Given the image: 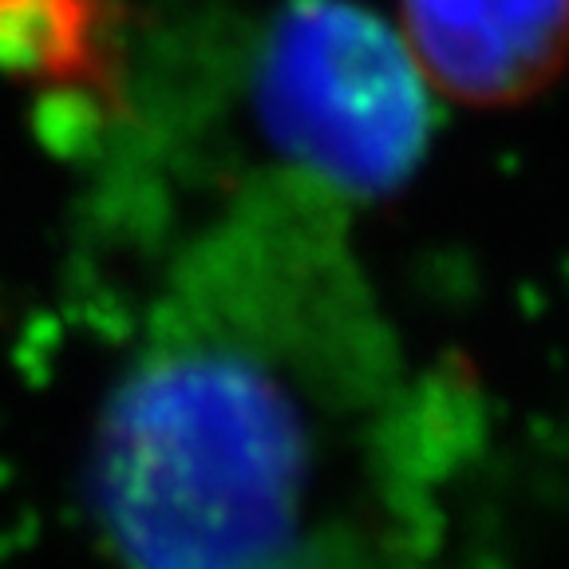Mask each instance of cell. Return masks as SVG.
I'll return each mask as SVG.
<instances>
[{"label":"cell","mask_w":569,"mask_h":569,"mask_svg":"<svg viewBox=\"0 0 569 569\" xmlns=\"http://www.w3.org/2000/svg\"><path fill=\"white\" fill-rule=\"evenodd\" d=\"M431 416L345 206L269 174L190 249L107 396L91 502L127 569H423Z\"/></svg>","instance_id":"1"},{"label":"cell","mask_w":569,"mask_h":569,"mask_svg":"<svg viewBox=\"0 0 569 569\" xmlns=\"http://www.w3.org/2000/svg\"><path fill=\"white\" fill-rule=\"evenodd\" d=\"M249 123L277 162L332 202L400 190L431 139V88L400 28L360 0H281L246 71Z\"/></svg>","instance_id":"2"},{"label":"cell","mask_w":569,"mask_h":569,"mask_svg":"<svg viewBox=\"0 0 569 569\" xmlns=\"http://www.w3.org/2000/svg\"><path fill=\"white\" fill-rule=\"evenodd\" d=\"M400 36L431 91L510 107L569 63V0H400Z\"/></svg>","instance_id":"3"},{"label":"cell","mask_w":569,"mask_h":569,"mask_svg":"<svg viewBox=\"0 0 569 569\" xmlns=\"http://www.w3.org/2000/svg\"><path fill=\"white\" fill-rule=\"evenodd\" d=\"M107 48L103 0H0V63L32 80H99Z\"/></svg>","instance_id":"4"}]
</instances>
